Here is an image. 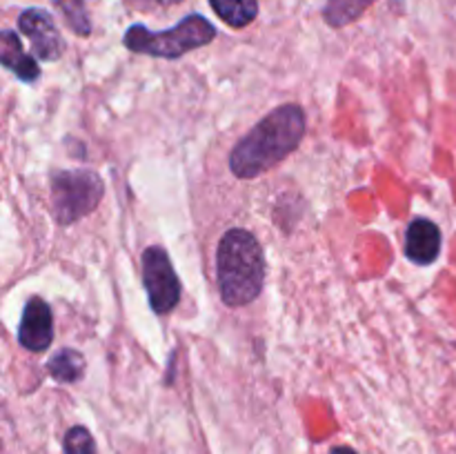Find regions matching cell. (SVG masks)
Returning <instances> with one entry per match:
<instances>
[{"label":"cell","mask_w":456,"mask_h":454,"mask_svg":"<svg viewBox=\"0 0 456 454\" xmlns=\"http://www.w3.org/2000/svg\"><path fill=\"white\" fill-rule=\"evenodd\" d=\"M305 136V111L288 102L263 116L230 151V169L239 178H256L288 158Z\"/></svg>","instance_id":"6da1fadb"},{"label":"cell","mask_w":456,"mask_h":454,"mask_svg":"<svg viewBox=\"0 0 456 454\" xmlns=\"http://www.w3.org/2000/svg\"><path fill=\"white\" fill-rule=\"evenodd\" d=\"M216 279L223 303L243 307L258 298L265 285V256L248 230H227L216 247Z\"/></svg>","instance_id":"7a4b0ae2"},{"label":"cell","mask_w":456,"mask_h":454,"mask_svg":"<svg viewBox=\"0 0 456 454\" xmlns=\"http://www.w3.org/2000/svg\"><path fill=\"white\" fill-rule=\"evenodd\" d=\"M216 38L212 22L200 13H190L178 25L165 31H150L142 25H132L125 31V47L134 53L154 58H181L191 49L209 45Z\"/></svg>","instance_id":"3957f363"},{"label":"cell","mask_w":456,"mask_h":454,"mask_svg":"<svg viewBox=\"0 0 456 454\" xmlns=\"http://www.w3.org/2000/svg\"><path fill=\"white\" fill-rule=\"evenodd\" d=\"M49 182L53 216L61 225H71L92 214L105 194L102 178L92 169H58Z\"/></svg>","instance_id":"277c9868"},{"label":"cell","mask_w":456,"mask_h":454,"mask_svg":"<svg viewBox=\"0 0 456 454\" xmlns=\"http://www.w3.org/2000/svg\"><path fill=\"white\" fill-rule=\"evenodd\" d=\"M142 285L156 314H169L181 301V280L174 272L169 254L160 245H150L141 256Z\"/></svg>","instance_id":"5b68a950"},{"label":"cell","mask_w":456,"mask_h":454,"mask_svg":"<svg viewBox=\"0 0 456 454\" xmlns=\"http://www.w3.org/2000/svg\"><path fill=\"white\" fill-rule=\"evenodd\" d=\"M18 29L29 38L31 52L40 61L53 62L65 52L61 31H58L52 13H47L45 9H25L18 18Z\"/></svg>","instance_id":"8992f818"},{"label":"cell","mask_w":456,"mask_h":454,"mask_svg":"<svg viewBox=\"0 0 456 454\" xmlns=\"http://www.w3.org/2000/svg\"><path fill=\"white\" fill-rule=\"evenodd\" d=\"M53 341V314L47 301L40 296H34L27 301L22 310L20 325H18V343L29 352H45L49 350Z\"/></svg>","instance_id":"52a82bcc"},{"label":"cell","mask_w":456,"mask_h":454,"mask_svg":"<svg viewBox=\"0 0 456 454\" xmlns=\"http://www.w3.org/2000/svg\"><path fill=\"white\" fill-rule=\"evenodd\" d=\"M441 254V230L428 218H414L405 230V256L417 265H432Z\"/></svg>","instance_id":"ba28073f"},{"label":"cell","mask_w":456,"mask_h":454,"mask_svg":"<svg viewBox=\"0 0 456 454\" xmlns=\"http://www.w3.org/2000/svg\"><path fill=\"white\" fill-rule=\"evenodd\" d=\"M0 61L12 74H16L22 83H36L40 78V67L36 56H29L22 47L16 31L4 29L0 34Z\"/></svg>","instance_id":"9c48e42d"},{"label":"cell","mask_w":456,"mask_h":454,"mask_svg":"<svg viewBox=\"0 0 456 454\" xmlns=\"http://www.w3.org/2000/svg\"><path fill=\"white\" fill-rule=\"evenodd\" d=\"M49 377L58 383H76L85 374V359L78 350L62 347L49 359L47 363Z\"/></svg>","instance_id":"30bf717a"},{"label":"cell","mask_w":456,"mask_h":454,"mask_svg":"<svg viewBox=\"0 0 456 454\" xmlns=\"http://www.w3.org/2000/svg\"><path fill=\"white\" fill-rule=\"evenodd\" d=\"M209 4L218 18L234 29L248 27L258 13V0H209Z\"/></svg>","instance_id":"8fae6325"},{"label":"cell","mask_w":456,"mask_h":454,"mask_svg":"<svg viewBox=\"0 0 456 454\" xmlns=\"http://www.w3.org/2000/svg\"><path fill=\"white\" fill-rule=\"evenodd\" d=\"M370 4H374V0H328L323 18L330 27H346L363 16Z\"/></svg>","instance_id":"7c38bea8"},{"label":"cell","mask_w":456,"mask_h":454,"mask_svg":"<svg viewBox=\"0 0 456 454\" xmlns=\"http://www.w3.org/2000/svg\"><path fill=\"white\" fill-rule=\"evenodd\" d=\"M53 4H56L58 12L62 13L67 27H69L74 34H92V20H89V13L87 9H85V0H53Z\"/></svg>","instance_id":"4fadbf2b"},{"label":"cell","mask_w":456,"mask_h":454,"mask_svg":"<svg viewBox=\"0 0 456 454\" xmlns=\"http://www.w3.org/2000/svg\"><path fill=\"white\" fill-rule=\"evenodd\" d=\"M62 452L65 454H98L96 441L92 432L83 426H74L67 430L65 441H62Z\"/></svg>","instance_id":"5bb4252c"},{"label":"cell","mask_w":456,"mask_h":454,"mask_svg":"<svg viewBox=\"0 0 456 454\" xmlns=\"http://www.w3.org/2000/svg\"><path fill=\"white\" fill-rule=\"evenodd\" d=\"M330 454H356L352 448H346V445H337V448H332V452Z\"/></svg>","instance_id":"9a60e30c"},{"label":"cell","mask_w":456,"mask_h":454,"mask_svg":"<svg viewBox=\"0 0 456 454\" xmlns=\"http://www.w3.org/2000/svg\"><path fill=\"white\" fill-rule=\"evenodd\" d=\"M163 4H174V3H181V0H160Z\"/></svg>","instance_id":"2e32d148"}]
</instances>
